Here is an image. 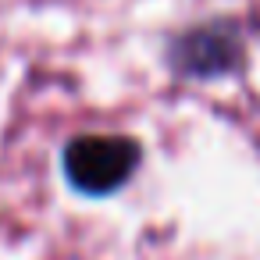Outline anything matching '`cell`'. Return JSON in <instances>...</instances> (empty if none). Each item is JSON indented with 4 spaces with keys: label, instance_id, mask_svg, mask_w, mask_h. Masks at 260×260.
<instances>
[{
    "label": "cell",
    "instance_id": "cell-1",
    "mask_svg": "<svg viewBox=\"0 0 260 260\" xmlns=\"http://www.w3.org/2000/svg\"><path fill=\"white\" fill-rule=\"evenodd\" d=\"M139 168V143L114 132L75 136L64 146V175L86 196L118 192Z\"/></svg>",
    "mask_w": 260,
    "mask_h": 260
},
{
    "label": "cell",
    "instance_id": "cell-2",
    "mask_svg": "<svg viewBox=\"0 0 260 260\" xmlns=\"http://www.w3.org/2000/svg\"><path fill=\"white\" fill-rule=\"evenodd\" d=\"M239 32L228 29V25H207V29H192L185 32L175 50H171V61L178 72L185 75H217V72H228L235 61H239Z\"/></svg>",
    "mask_w": 260,
    "mask_h": 260
}]
</instances>
